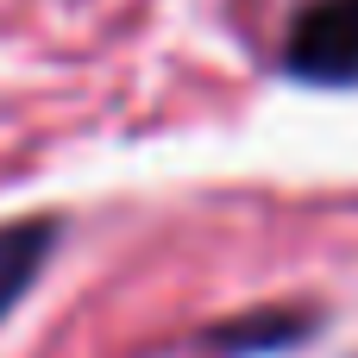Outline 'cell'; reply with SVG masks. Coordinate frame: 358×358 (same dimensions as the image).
<instances>
[{"label": "cell", "instance_id": "obj_1", "mask_svg": "<svg viewBox=\"0 0 358 358\" xmlns=\"http://www.w3.org/2000/svg\"><path fill=\"white\" fill-rule=\"evenodd\" d=\"M289 69L302 82H358V0H308L289 25Z\"/></svg>", "mask_w": 358, "mask_h": 358}, {"label": "cell", "instance_id": "obj_2", "mask_svg": "<svg viewBox=\"0 0 358 358\" xmlns=\"http://www.w3.org/2000/svg\"><path fill=\"white\" fill-rule=\"evenodd\" d=\"M50 239H57L50 220H13V227H0V321H6L13 302L31 289V277L44 271Z\"/></svg>", "mask_w": 358, "mask_h": 358}]
</instances>
